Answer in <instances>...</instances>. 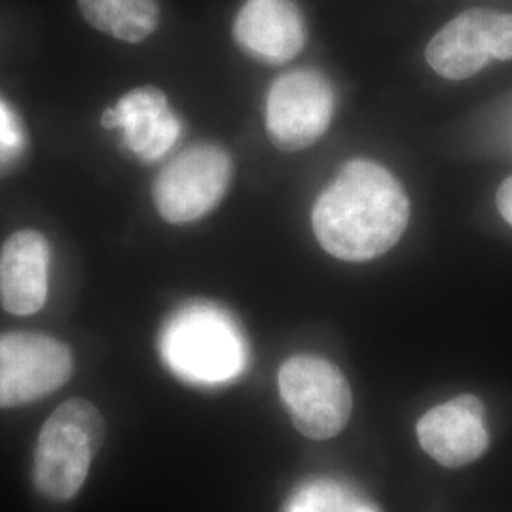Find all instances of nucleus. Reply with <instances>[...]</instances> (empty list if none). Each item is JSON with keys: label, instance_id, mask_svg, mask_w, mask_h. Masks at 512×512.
<instances>
[{"label": "nucleus", "instance_id": "nucleus-1", "mask_svg": "<svg viewBox=\"0 0 512 512\" xmlns=\"http://www.w3.org/2000/svg\"><path fill=\"white\" fill-rule=\"evenodd\" d=\"M408 219L410 203L403 186L370 160L344 165L311 213L321 247L348 262L385 255L403 236Z\"/></svg>", "mask_w": 512, "mask_h": 512}, {"label": "nucleus", "instance_id": "nucleus-2", "mask_svg": "<svg viewBox=\"0 0 512 512\" xmlns=\"http://www.w3.org/2000/svg\"><path fill=\"white\" fill-rule=\"evenodd\" d=\"M165 365L190 384H226L245 370L247 344L236 321L217 306L177 311L160 340Z\"/></svg>", "mask_w": 512, "mask_h": 512}, {"label": "nucleus", "instance_id": "nucleus-3", "mask_svg": "<svg viewBox=\"0 0 512 512\" xmlns=\"http://www.w3.org/2000/svg\"><path fill=\"white\" fill-rule=\"evenodd\" d=\"M105 420L95 404L71 399L46 420L35 452V484L52 501H71L84 486L105 440Z\"/></svg>", "mask_w": 512, "mask_h": 512}, {"label": "nucleus", "instance_id": "nucleus-4", "mask_svg": "<svg viewBox=\"0 0 512 512\" xmlns=\"http://www.w3.org/2000/svg\"><path fill=\"white\" fill-rule=\"evenodd\" d=\"M279 393L294 427L313 440L342 433L351 416V389L338 366L315 355H294L279 368Z\"/></svg>", "mask_w": 512, "mask_h": 512}, {"label": "nucleus", "instance_id": "nucleus-5", "mask_svg": "<svg viewBox=\"0 0 512 512\" xmlns=\"http://www.w3.org/2000/svg\"><path fill=\"white\" fill-rule=\"evenodd\" d=\"M232 173V158L219 145L186 148L165 165L154 183L158 213L171 224L202 219L224 198Z\"/></svg>", "mask_w": 512, "mask_h": 512}, {"label": "nucleus", "instance_id": "nucleus-6", "mask_svg": "<svg viewBox=\"0 0 512 512\" xmlns=\"http://www.w3.org/2000/svg\"><path fill=\"white\" fill-rule=\"evenodd\" d=\"M334 107V90L323 74L313 69L281 74L266 105L270 141L285 152L311 147L329 129Z\"/></svg>", "mask_w": 512, "mask_h": 512}, {"label": "nucleus", "instance_id": "nucleus-7", "mask_svg": "<svg viewBox=\"0 0 512 512\" xmlns=\"http://www.w3.org/2000/svg\"><path fill=\"white\" fill-rule=\"evenodd\" d=\"M427 63L448 80H467L492 59H512V14L471 8L446 23L425 50Z\"/></svg>", "mask_w": 512, "mask_h": 512}, {"label": "nucleus", "instance_id": "nucleus-8", "mask_svg": "<svg viewBox=\"0 0 512 512\" xmlns=\"http://www.w3.org/2000/svg\"><path fill=\"white\" fill-rule=\"evenodd\" d=\"M73 353L63 342L38 332L0 336V408L35 403L73 376Z\"/></svg>", "mask_w": 512, "mask_h": 512}, {"label": "nucleus", "instance_id": "nucleus-9", "mask_svg": "<svg viewBox=\"0 0 512 512\" xmlns=\"http://www.w3.org/2000/svg\"><path fill=\"white\" fill-rule=\"evenodd\" d=\"M418 439L427 456L444 467H463L490 446L486 410L475 395H459L431 408L418 421Z\"/></svg>", "mask_w": 512, "mask_h": 512}, {"label": "nucleus", "instance_id": "nucleus-10", "mask_svg": "<svg viewBox=\"0 0 512 512\" xmlns=\"http://www.w3.org/2000/svg\"><path fill=\"white\" fill-rule=\"evenodd\" d=\"M234 38L258 61L283 65L304 48L306 27L294 0H245L234 23Z\"/></svg>", "mask_w": 512, "mask_h": 512}, {"label": "nucleus", "instance_id": "nucleus-11", "mask_svg": "<svg viewBox=\"0 0 512 512\" xmlns=\"http://www.w3.org/2000/svg\"><path fill=\"white\" fill-rule=\"evenodd\" d=\"M101 124L107 129H124L126 145L145 162L162 158L181 135V122L169 107L165 93L154 86L126 93L103 112Z\"/></svg>", "mask_w": 512, "mask_h": 512}, {"label": "nucleus", "instance_id": "nucleus-12", "mask_svg": "<svg viewBox=\"0 0 512 512\" xmlns=\"http://www.w3.org/2000/svg\"><path fill=\"white\" fill-rule=\"evenodd\" d=\"M50 245L35 230H19L0 251V304L12 315H35L48 298Z\"/></svg>", "mask_w": 512, "mask_h": 512}, {"label": "nucleus", "instance_id": "nucleus-13", "mask_svg": "<svg viewBox=\"0 0 512 512\" xmlns=\"http://www.w3.org/2000/svg\"><path fill=\"white\" fill-rule=\"evenodd\" d=\"M78 8L93 29L139 44L160 25V6L156 0H78Z\"/></svg>", "mask_w": 512, "mask_h": 512}, {"label": "nucleus", "instance_id": "nucleus-14", "mask_svg": "<svg viewBox=\"0 0 512 512\" xmlns=\"http://www.w3.org/2000/svg\"><path fill=\"white\" fill-rule=\"evenodd\" d=\"M285 512H380L363 495L336 480H311L289 499Z\"/></svg>", "mask_w": 512, "mask_h": 512}, {"label": "nucleus", "instance_id": "nucleus-15", "mask_svg": "<svg viewBox=\"0 0 512 512\" xmlns=\"http://www.w3.org/2000/svg\"><path fill=\"white\" fill-rule=\"evenodd\" d=\"M497 209L501 217L512 226V177L503 181L497 190Z\"/></svg>", "mask_w": 512, "mask_h": 512}]
</instances>
